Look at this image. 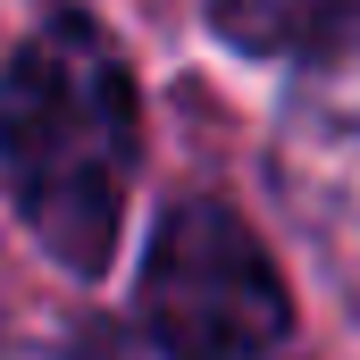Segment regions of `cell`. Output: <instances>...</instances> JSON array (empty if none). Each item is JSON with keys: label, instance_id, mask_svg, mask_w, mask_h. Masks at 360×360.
<instances>
[{"label": "cell", "instance_id": "1", "mask_svg": "<svg viewBox=\"0 0 360 360\" xmlns=\"http://www.w3.org/2000/svg\"><path fill=\"white\" fill-rule=\"evenodd\" d=\"M143 109L117 42L51 0L0 68V193L68 276H101L126 226Z\"/></svg>", "mask_w": 360, "mask_h": 360}, {"label": "cell", "instance_id": "2", "mask_svg": "<svg viewBox=\"0 0 360 360\" xmlns=\"http://www.w3.org/2000/svg\"><path fill=\"white\" fill-rule=\"evenodd\" d=\"M293 327L285 276L226 201H176L143 252V335L168 360H269Z\"/></svg>", "mask_w": 360, "mask_h": 360}, {"label": "cell", "instance_id": "3", "mask_svg": "<svg viewBox=\"0 0 360 360\" xmlns=\"http://www.w3.org/2000/svg\"><path fill=\"white\" fill-rule=\"evenodd\" d=\"M59 360H168V352H160L151 335H117V327H84V335H76V344H68Z\"/></svg>", "mask_w": 360, "mask_h": 360}]
</instances>
